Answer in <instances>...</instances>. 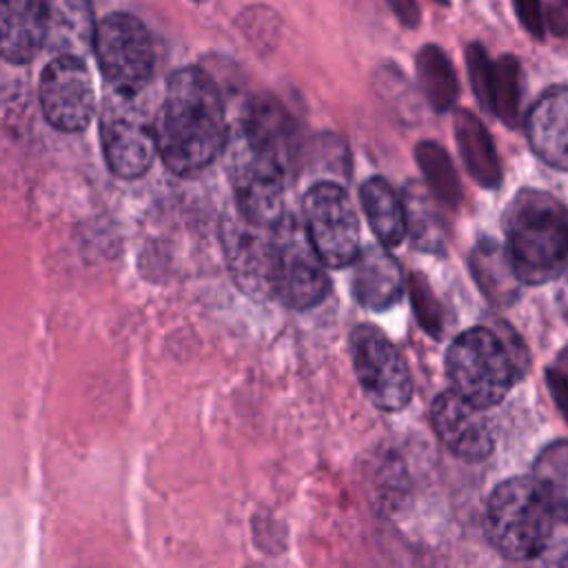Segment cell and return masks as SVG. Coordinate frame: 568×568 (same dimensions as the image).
Here are the masks:
<instances>
[{
    "instance_id": "obj_1",
    "label": "cell",
    "mask_w": 568,
    "mask_h": 568,
    "mask_svg": "<svg viewBox=\"0 0 568 568\" xmlns=\"http://www.w3.org/2000/svg\"><path fill=\"white\" fill-rule=\"evenodd\" d=\"M158 153L175 175L209 169L229 140L226 113L215 80L200 67H182L166 80L153 122Z\"/></svg>"
},
{
    "instance_id": "obj_2",
    "label": "cell",
    "mask_w": 568,
    "mask_h": 568,
    "mask_svg": "<svg viewBox=\"0 0 568 568\" xmlns=\"http://www.w3.org/2000/svg\"><path fill=\"white\" fill-rule=\"evenodd\" d=\"M528 364L524 339L501 320L464 331L446 351L450 390L479 408L499 404L526 375Z\"/></svg>"
},
{
    "instance_id": "obj_3",
    "label": "cell",
    "mask_w": 568,
    "mask_h": 568,
    "mask_svg": "<svg viewBox=\"0 0 568 568\" xmlns=\"http://www.w3.org/2000/svg\"><path fill=\"white\" fill-rule=\"evenodd\" d=\"M506 251L521 284L557 280L568 262V213L550 193L521 189L506 206Z\"/></svg>"
},
{
    "instance_id": "obj_4",
    "label": "cell",
    "mask_w": 568,
    "mask_h": 568,
    "mask_svg": "<svg viewBox=\"0 0 568 568\" xmlns=\"http://www.w3.org/2000/svg\"><path fill=\"white\" fill-rule=\"evenodd\" d=\"M557 508L532 477H508L497 484L486 504V535L508 559H537L557 524Z\"/></svg>"
},
{
    "instance_id": "obj_5",
    "label": "cell",
    "mask_w": 568,
    "mask_h": 568,
    "mask_svg": "<svg viewBox=\"0 0 568 568\" xmlns=\"http://www.w3.org/2000/svg\"><path fill=\"white\" fill-rule=\"evenodd\" d=\"M328 288L326 264L315 253L306 229L297 220L284 217L271 229L268 291L286 308L308 311L326 300Z\"/></svg>"
},
{
    "instance_id": "obj_6",
    "label": "cell",
    "mask_w": 568,
    "mask_h": 568,
    "mask_svg": "<svg viewBox=\"0 0 568 568\" xmlns=\"http://www.w3.org/2000/svg\"><path fill=\"white\" fill-rule=\"evenodd\" d=\"M93 51L111 93L135 98L153 78V38L144 22L131 13L104 16L95 29Z\"/></svg>"
},
{
    "instance_id": "obj_7",
    "label": "cell",
    "mask_w": 568,
    "mask_h": 568,
    "mask_svg": "<svg viewBox=\"0 0 568 568\" xmlns=\"http://www.w3.org/2000/svg\"><path fill=\"white\" fill-rule=\"evenodd\" d=\"M351 359L364 395L386 413L408 406L413 379L397 346L373 324H357L351 333Z\"/></svg>"
},
{
    "instance_id": "obj_8",
    "label": "cell",
    "mask_w": 568,
    "mask_h": 568,
    "mask_svg": "<svg viewBox=\"0 0 568 568\" xmlns=\"http://www.w3.org/2000/svg\"><path fill=\"white\" fill-rule=\"evenodd\" d=\"M306 235L331 268H344L359 255V222L344 186L335 182L313 184L302 202Z\"/></svg>"
},
{
    "instance_id": "obj_9",
    "label": "cell",
    "mask_w": 568,
    "mask_h": 568,
    "mask_svg": "<svg viewBox=\"0 0 568 568\" xmlns=\"http://www.w3.org/2000/svg\"><path fill=\"white\" fill-rule=\"evenodd\" d=\"M98 129L104 162L115 178L135 180L151 169L158 153L155 131L133 98L106 95L100 106Z\"/></svg>"
},
{
    "instance_id": "obj_10",
    "label": "cell",
    "mask_w": 568,
    "mask_h": 568,
    "mask_svg": "<svg viewBox=\"0 0 568 568\" xmlns=\"http://www.w3.org/2000/svg\"><path fill=\"white\" fill-rule=\"evenodd\" d=\"M229 173L240 217L246 224L271 231L286 217V173L277 164L257 155L240 140L229 155Z\"/></svg>"
},
{
    "instance_id": "obj_11",
    "label": "cell",
    "mask_w": 568,
    "mask_h": 568,
    "mask_svg": "<svg viewBox=\"0 0 568 568\" xmlns=\"http://www.w3.org/2000/svg\"><path fill=\"white\" fill-rule=\"evenodd\" d=\"M40 106L44 120L62 131L78 133L95 115L93 78L82 58L55 55L40 75Z\"/></svg>"
},
{
    "instance_id": "obj_12",
    "label": "cell",
    "mask_w": 568,
    "mask_h": 568,
    "mask_svg": "<svg viewBox=\"0 0 568 568\" xmlns=\"http://www.w3.org/2000/svg\"><path fill=\"white\" fill-rule=\"evenodd\" d=\"M242 142L291 175L302 155V135L291 111L273 95H255L244 109Z\"/></svg>"
},
{
    "instance_id": "obj_13",
    "label": "cell",
    "mask_w": 568,
    "mask_h": 568,
    "mask_svg": "<svg viewBox=\"0 0 568 568\" xmlns=\"http://www.w3.org/2000/svg\"><path fill=\"white\" fill-rule=\"evenodd\" d=\"M430 424L439 442L464 462H481L493 453L495 437L484 408L455 390H444L433 399Z\"/></svg>"
},
{
    "instance_id": "obj_14",
    "label": "cell",
    "mask_w": 568,
    "mask_h": 568,
    "mask_svg": "<svg viewBox=\"0 0 568 568\" xmlns=\"http://www.w3.org/2000/svg\"><path fill=\"white\" fill-rule=\"evenodd\" d=\"M530 149L552 169L568 171V87L539 95L526 120Z\"/></svg>"
},
{
    "instance_id": "obj_15",
    "label": "cell",
    "mask_w": 568,
    "mask_h": 568,
    "mask_svg": "<svg viewBox=\"0 0 568 568\" xmlns=\"http://www.w3.org/2000/svg\"><path fill=\"white\" fill-rule=\"evenodd\" d=\"M47 40L44 0H0V58L31 62Z\"/></svg>"
},
{
    "instance_id": "obj_16",
    "label": "cell",
    "mask_w": 568,
    "mask_h": 568,
    "mask_svg": "<svg viewBox=\"0 0 568 568\" xmlns=\"http://www.w3.org/2000/svg\"><path fill=\"white\" fill-rule=\"evenodd\" d=\"M353 297L371 308V311H386L399 302L404 291V280L399 264L386 251V246H366L359 251L357 260L353 262Z\"/></svg>"
},
{
    "instance_id": "obj_17",
    "label": "cell",
    "mask_w": 568,
    "mask_h": 568,
    "mask_svg": "<svg viewBox=\"0 0 568 568\" xmlns=\"http://www.w3.org/2000/svg\"><path fill=\"white\" fill-rule=\"evenodd\" d=\"M47 40L44 47L55 55L82 58L93 49L98 22L91 0H44Z\"/></svg>"
},
{
    "instance_id": "obj_18",
    "label": "cell",
    "mask_w": 568,
    "mask_h": 568,
    "mask_svg": "<svg viewBox=\"0 0 568 568\" xmlns=\"http://www.w3.org/2000/svg\"><path fill=\"white\" fill-rule=\"evenodd\" d=\"M453 131H455V140H457V149L462 153L464 166L470 173V178L486 189L499 186L501 182L499 155L495 151L488 129L479 122V118L470 111L459 109L455 113Z\"/></svg>"
},
{
    "instance_id": "obj_19",
    "label": "cell",
    "mask_w": 568,
    "mask_h": 568,
    "mask_svg": "<svg viewBox=\"0 0 568 568\" xmlns=\"http://www.w3.org/2000/svg\"><path fill=\"white\" fill-rule=\"evenodd\" d=\"M362 209L382 246H397L406 237L404 200L384 178H368L359 186Z\"/></svg>"
},
{
    "instance_id": "obj_20",
    "label": "cell",
    "mask_w": 568,
    "mask_h": 568,
    "mask_svg": "<svg viewBox=\"0 0 568 568\" xmlns=\"http://www.w3.org/2000/svg\"><path fill=\"white\" fill-rule=\"evenodd\" d=\"M470 271L484 295L495 304H508L517 297V286L521 284L506 246L495 240H481L470 253Z\"/></svg>"
},
{
    "instance_id": "obj_21",
    "label": "cell",
    "mask_w": 568,
    "mask_h": 568,
    "mask_svg": "<svg viewBox=\"0 0 568 568\" xmlns=\"http://www.w3.org/2000/svg\"><path fill=\"white\" fill-rule=\"evenodd\" d=\"M433 197L435 195L424 186H419L417 182H410L406 186V197H404L406 233L410 235L417 248L439 253L444 251V244H446V226Z\"/></svg>"
},
{
    "instance_id": "obj_22",
    "label": "cell",
    "mask_w": 568,
    "mask_h": 568,
    "mask_svg": "<svg viewBox=\"0 0 568 568\" xmlns=\"http://www.w3.org/2000/svg\"><path fill=\"white\" fill-rule=\"evenodd\" d=\"M417 80L428 104L444 113L457 102L459 84L457 73L444 49L437 44H424L417 53Z\"/></svg>"
},
{
    "instance_id": "obj_23",
    "label": "cell",
    "mask_w": 568,
    "mask_h": 568,
    "mask_svg": "<svg viewBox=\"0 0 568 568\" xmlns=\"http://www.w3.org/2000/svg\"><path fill=\"white\" fill-rule=\"evenodd\" d=\"M415 160L428 191L437 197V202L446 206H457L462 200V184L448 153L437 142L424 140L415 146Z\"/></svg>"
},
{
    "instance_id": "obj_24",
    "label": "cell",
    "mask_w": 568,
    "mask_h": 568,
    "mask_svg": "<svg viewBox=\"0 0 568 568\" xmlns=\"http://www.w3.org/2000/svg\"><path fill=\"white\" fill-rule=\"evenodd\" d=\"M519 62L513 55H501L493 62L488 111L506 126L519 124Z\"/></svg>"
},
{
    "instance_id": "obj_25",
    "label": "cell",
    "mask_w": 568,
    "mask_h": 568,
    "mask_svg": "<svg viewBox=\"0 0 568 568\" xmlns=\"http://www.w3.org/2000/svg\"><path fill=\"white\" fill-rule=\"evenodd\" d=\"M550 495L559 517H568V442H552L532 464L530 473Z\"/></svg>"
},
{
    "instance_id": "obj_26",
    "label": "cell",
    "mask_w": 568,
    "mask_h": 568,
    "mask_svg": "<svg viewBox=\"0 0 568 568\" xmlns=\"http://www.w3.org/2000/svg\"><path fill=\"white\" fill-rule=\"evenodd\" d=\"M408 291H410V302H413V308H415V315H417L422 328L426 333H430L433 337H442L444 313H442V306H439L437 297L433 295L428 282L419 273H413L408 280Z\"/></svg>"
},
{
    "instance_id": "obj_27",
    "label": "cell",
    "mask_w": 568,
    "mask_h": 568,
    "mask_svg": "<svg viewBox=\"0 0 568 568\" xmlns=\"http://www.w3.org/2000/svg\"><path fill=\"white\" fill-rule=\"evenodd\" d=\"M466 67H468V80L475 91V98L484 109H488V95H490V75H493V62L488 60L481 44L473 42L466 49Z\"/></svg>"
},
{
    "instance_id": "obj_28",
    "label": "cell",
    "mask_w": 568,
    "mask_h": 568,
    "mask_svg": "<svg viewBox=\"0 0 568 568\" xmlns=\"http://www.w3.org/2000/svg\"><path fill=\"white\" fill-rule=\"evenodd\" d=\"M539 568H568V517H557L550 539L537 555Z\"/></svg>"
},
{
    "instance_id": "obj_29",
    "label": "cell",
    "mask_w": 568,
    "mask_h": 568,
    "mask_svg": "<svg viewBox=\"0 0 568 568\" xmlns=\"http://www.w3.org/2000/svg\"><path fill=\"white\" fill-rule=\"evenodd\" d=\"M546 379H548V390H550L557 408L561 410V415L568 422V346L559 353L555 364L546 371Z\"/></svg>"
},
{
    "instance_id": "obj_30",
    "label": "cell",
    "mask_w": 568,
    "mask_h": 568,
    "mask_svg": "<svg viewBox=\"0 0 568 568\" xmlns=\"http://www.w3.org/2000/svg\"><path fill=\"white\" fill-rule=\"evenodd\" d=\"M515 13L521 22V27L532 36L541 38L546 31V18L541 11V0H513Z\"/></svg>"
},
{
    "instance_id": "obj_31",
    "label": "cell",
    "mask_w": 568,
    "mask_h": 568,
    "mask_svg": "<svg viewBox=\"0 0 568 568\" xmlns=\"http://www.w3.org/2000/svg\"><path fill=\"white\" fill-rule=\"evenodd\" d=\"M546 24L555 36H559V38L568 36V0H550L548 2Z\"/></svg>"
},
{
    "instance_id": "obj_32",
    "label": "cell",
    "mask_w": 568,
    "mask_h": 568,
    "mask_svg": "<svg viewBox=\"0 0 568 568\" xmlns=\"http://www.w3.org/2000/svg\"><path fill=\"white\" fill-rule=\"evenodd\" d=\"M386 4L393 9L397 20L406 27H415L419 22V7L417 0H386Z\"/></svg>"
},
{
    "instance_id": "obj_33",
    "label": "cell",
    "mask_w": 568,
    "mask_h": 568,
    "mask_svg": "<svg viewBox=\"0 0 568 568\" xmlns=\"http://www.w3.org/2000/svg\"><path fill=\"white\" fill-rule=\"evenodd\" d=\"M555 300H557V308H559L564 322L568 324V266H566V268L559 273V277H557Z\"/></svg>"
},
{
    "instance_id": "obj_34",
    "label": "cell",
    "mask_w": 568,
    "mask_h": 568,
    "mask_svg": "<svg viewBox=\"0 0 568 568\" xmlns=\"http://www.w3.org/2000/svg\"><path fill=\"white\" fill-rule=\"evenodd\" d=\"M191 2H197V4H202V2H206V0H191Z\"/></svg>"
},
{
    "instance_id": "obj_35",
    "label": "cell",
    "mask_w": 568,
    "mask_h": 568,
    "mask_svg": "<svg viewBox=\"0 0 568 568\" xmlns=\"http://www.w3.org/2000/svg\"><path fill=\"white\" fill-rule=\"evenodd\" d=\"M435 2H444V4H446V2H448V0H435Z\"/></svg>"
}]
</instances>
